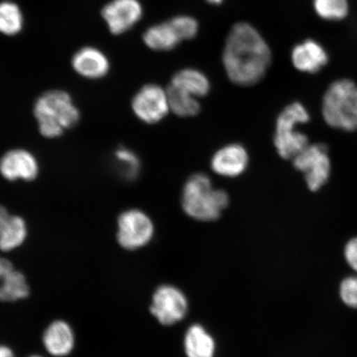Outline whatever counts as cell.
<instances>
[{
  "mask_svg": "<svg viewBox=\"0 0 357 357\" xmlns=\"http://www.w3.org/2000/svg\"><path fill=\"white\" fill-rule=\"evenodd\" d=\"M271 61L269 45L252 25L240 22L233 26L222 52L223 66L231 82L254 86L265 77Z\"/></svg>",
  "mask_w": 357,
  "mask_h": 357,
  "instance_id": "obj_1",
  "label": "cell"
},
{
  "mask_svg": "<svg viewBox=\"0 0 357 357\" xmlns=\"http://www.w3.org/2000/svg\"><path fill=\"white\" fill-rule=\"evenodd\" d=\"M229 204L227 192L214 188L211 178L205 174H195L183 187V211L194 220L202 222L217 220Z\"/></svg>",
  "mask_w": 357,
  "mask_h": 357,
  "instance_id": "obj_2",
  "label": "cell"
},
{
  "mask_svg": "<svg viewBox=\"0 0 357 357\" xmlns=\"http://www.w3.org/2000/svg\"><path fill=\"white\" fill-rule=\"evenodd\" d=\"M33 113L40 133L47 138L61 136L65 129L75 126L79 120L77 107L69 93L61 91L43 93L36 101Z\"/></svg>",
  "mask_w": 357,
  "mask_h": 357,
  "instance_id": "obj_3",
  "label": "cell"
},
{
  "mask_svg": "<svg viewBox=\"0 0 357 357\" xmlns=\"http://www.w3.org/2000/svg\"><path fill=\"white\" fill-rule=\"evenodd\" d=\"M322 116L330 128L357 130V84L349 79L335 80L324 93Z\"/></svg>",
  "mask_w": 357,
  "mask_h": 357,
  "instance_id": "obj_4",
  "label": "cell"
},
{
  "mask_svg": "<svg viewBox=\"0 0 357 357\" xmlns=\"http://www.w3.org/2000/svg\"><path fill=\"white\" fill-rule=\"evenodd\" d=\"M310 120L309 111L300 102H294L280 112L276 119L274 144L281 158L293 160L310 144L306 134L297 129Z\"/></svg>",
  "mask_w": 357,
  "mask_h": 357,
  "instance_id": "obj_5",
  "label": "cell"
},
{
  "mask_svg": "<svg viewBox=\"0 0 357 357\" xmlns=\"http://www.w3.org/2000/svg\"><path fill=\"white\" fill-rule=\"evenodd\" d=\"M293 165L305 176L307 188L317 192L327 184L332 172L328 146L323 144L307 145L296 158Z\"/></svg>",
  "mask_w": 357,
  "mask_h": 357,
  "instance_id": "obj_6",
  "label": "cell"
},
{
  "mask_svg": "<svg viewBox=\"0 0 357 357\" xmlns=\"http://www.w3.org/2000/svg\"><path fill=\"white\" fill-rule=\"evenodd\" d=\"M118 242L127 250H136L150 243L154 225L144 212L130 209L120 214L118 220Z\"/></svg>",
  "mask_w": 357,
  "mask_h": 357,
  "instance_id": "obj_7",
  "label": "cell"
},
{
  "mask_svg": "<svg viewBox=\"0 0 357 357\" xmlns=\"http://www.w3.org/2000/svg\"><path fill=\"white\" fill-rule=\"evenodd\" d=\"M132 109L137 119L145 123L162 121L171 110L167 91L158 84H146L133 97Z\"/></svg>",
  "mask_w": 357,
  "mask_h": 357,
  "instance_id": "obj_8",
  "label": "cell"
},
{
  "mask_svg": "<svg viewBox=\"0 0 357 357\" xmlns=\"http://www.w3.org/2000/svg\"><path fill=\"white\" fill-rule=\"evenodd\" d=\"M150 311L160 324L173 325L185 318L188 302L180 289L172 285H162L154 294Z\"/></svg>",
  "mask_w": 357,
  "mask_h": 357,
  "instance_id": "obj_9",
  "label": "cell"
},
{
  "mask_svg": "<svg viewBox=\"0 0 357 357\" xmlns=\"http://www.w3.org/2000/svg\"><path fill=\"white\" fill-rule=\"evenodd\" d=\"M142 15V7L138 0H113L102 11L110 32L122 34L132 28Z\"/></svg>",
  "mask_w": 357,
  "mask_h": 357,
  "instance_id": "obj_10",
  "label": "cell"
},
{
  "mask_svg": "<svg viewBox=\"0 0 357 357\" xmlns=\"http://www.w3.org/2000/svg\"><path fill=\"white\" fill-rule=\"evenodd\" d=\"M0 173L10 181H31L37 178L39 166L37 159L29 151L15 149L8 151L0 160Z\"/></svg>",
  "mask_w": 357,
  "mask_h": 357,
  "instance_id": "obj_11",
  "label": "cell"
},
{
  "mask_svg": "<svg viewBox=\"0 0 357 357\" xmlns=\"http://www.w3.org/2000/svg\"><path fill=\"white\" fill-rule=\"evenodd\" d=\"M249 162L248 151L243 145L233 144L222 147L213 155L211 169L217 175L234 178L247 169Z\"/></svg>",
  "mask_w": 357,
  "mask_h": 357,
  "instance_id": "obj_12",
  "label": "cell"
},
{
  "mask_svg": "<svg viewBox=\"0 0 357 357\" xmlns=\"http://www.w3.org/2000/svg\"><path fill=\"white\" fill-rule=\"evenodd\" d=\"M328 52L318 42L309 39L296 45L291 52L292 64L303 73H319L328 64Z\"/></svg>",
  "mask_w": 357,
  "mask_h": 357,
  "instance_id": "obj_13",
  "label": "cell"
},
{
  "mask_svg": "<svg viewBox=\"0 0 357 357\" xmlns=\"http://www.w3.org/2000/svg\"><path fill=\"white\" fill-rule=\"evenodd\" d=\"M73 66L82 77L95 79L105 77L110 66L108 58L99 49L87 47L75 53Z\"/></svg>",
  "mask_w": 357,
  "mask_h": 357,
  "instance_id": "obj_14",
  "label": "cell"
},
{
  "mask_svg": "<svg viewBox=\"0 0 357 357\" xmlns=\"http://www.w3.org/2000/svg\"><path fill=\"white\" fill-rule=\"evenodd\" d=\"M74 342L73 329L63 321L53 322L43 335V344L52 356L68 355L73 349Z\"/></svg>",
  "mask_w": 357,
  "mask_h": 357,
  "instance_id": "obj_15",
  "label": "cell"
},
{
  "mask_svg": "<svg viewBox=\"0 0 357 357\" xmlns=\"http://www.w3.org/2000/svg\"><path fill=\"white\" fill-rule=\"evenodd\" d=\"M144 42L151 50L172 51L182 43V40L171 21L151 26L144 35Z\"/></svg>",
  "mask_w": 357,
  "mask_h": 357,
  "instance_id": "obj_16",
  "label": "cell"
},
{
  "mask_svg": "<svg viewBox=\"0 0 357 357\" xmlns=\"http://www.w3.org/2000/svg\"><path fill=\"white\" fill-rule=\"evenodd\" d=\"M169 84L198 99L206 96L211 89V82L206 75L194 68H185L178 71L173 75Z\"/></svg>",
  "mask_w": 357,
  "mask_h": 357,
  "instance_id": "obj_17",
  "label": "cell"
},
{
  "mask_svg": "<svg viewBox=\"0 0 357 357\" xmlns=\"http://www.w3.org/2000/svg\"><path fill=\"white\" fill-rule=\"evenodd\" d=\"M185 350L188 357H214L215 342L202 326L195 324L186 332Z\"/></svg>",
  "mask_w": 357,
  "mask_h": 357,
  "instance_id": "obj_18",
  "label": "cell"
},
{
  "mask_svg": "<svg viewBox=\"0 0 357 357\" xmlns=\"http://www.w3.org/2000/svg\"><path fill=\"white\" fill-rule=\"evenodd\" d=\"M167 91L169 109L174 114L181 118H190L199 114L201 105L198 98L171 84Z\"/></svg>",
  "mask_w": 357,
  "mask_h": 357,
  "instance_id": "obj_19",
  "label": "cell"
},
{
  "mask_svg": "<svg viewBox=\"0 0 357 357\" xmlns=\"http://www.w3.org/2000/svg\"><path fill=\"white\" fill-rule=\"evenodd\" d=\"M29 287L24 275L15 269L8 273L0 283V301L13 302L29 296Z\"/></svg>",
  "mask_w": 357,
  "mask_h": 357,
  "instance_id": "obj_20",
  "label": "cell"
},
{
  "mask_svg": "<svg viewBox=\"0 0 357 357\" xmlns=\"http://www.w3.org/2000/svg\"><path fill=\"white\" fill-rule=\"evenodd\" d=\"M26 234V222L20 216H10L0 235V250L10 252L24 243Z\"/></svg>",
  "mask_w": 357,
  "mask_h": 357,
  "instance_id": "obj_21",
  "label": "cell"
},
{
  "mask_svg": "<svg viewBox=\"0 0 357 357\" xmlns=\"http://www.w3.org/2000/svg\"><path fill=\"white\" fill-rule=\"evenodd\" d=\"M24 24V17L19 6L15 3H0V33L13 36L20 32Z\"/></svg>",
  "mask_w": 357,
  "mask_h": 357,
  "instance_id": "obj_22",
  "label": "cell"
},
{
  "mask_svg": "<svg viewBox=\"0 0 357 357\" xmlns=\"http://www.w3.org/2000/svg\"><path fill=\"white\" fill-rule=\"evenodd\" d=\"M314 7L317 15L330 21L342 20L349 11L347 0H314Z\"/></svg>",
  "mask_w": 357,
  "mask_h": 357,
  "instance_id": "obj_23",
  "label": "cell"
},
{
  "mask_svg": "<svg viewBox=\"0 0 357 357\" xmlns=\"http://www.w3.org/2000/svg\"><path fill=\"white\" fill-rule=\"evenodd\" d=\"M115 160L120 172L127 180L133 181L139 176L140 159L133 151L122 147L115 151Z\"/></svg>",
  "mask_w": 357,
  "mask_h": 357,
  "instance_id": "obj_24",
  "label": "cell"
},
{
  "mask_svg": "<svg viewBox=\"0 0 357 357\" xmlns=\"http://www.w3.org/2000/svg\"><path fill=\"white\" fill-rule=\"evenodd\" d=\"M171 21L183 42L196 37L199 32V24L194 17L190 16H177Z\"/></svg>",
  "mask_w": 357,
  "mask_h": 357,
  "instance_id": "obj_25",
  "label": "cell"
},
{
  "mask_svg": "<svg viewBox=\"0 0 357 357\" xmlns=\"http://www.w3.org/2000/svg\"><path fill=\"white\" fill-rule=\"evenodd\" d=\"M340 296L345 305L357 309V275L350 276L342 280Z\"/></svg>",
  "mask_w": 357,
  "mask_h": 357,
  "instance_id": "obj_26",
  "label": "cell"
},
{
  "mask_svg": "<svg viewBox=\"0 0 357 357\" xmlns=\"http://www.w3.org/2000/svg\"><path fill=\"white\" fill-rule=\"evenodd\" d=\"M344 255L348 265L357 271V236L347 243Z\"/></svg>",
  "mask_w": 357,
  "mask_h": 357,
  "instance_id": "obj_27",
  "label": "cell"
},
{
  "mask_svg": "<svg viewBox=\"0 0 357 357\" xmlns=\"http://www.w3.org/2000/svg\"><path fill=\"white\" fill-rule=\"evenodd\" d=\"M15 269L10 261L4 258H0V283L8 273Z\"/></svg>",
  "mask_w": 357,
  "mask_h": 357,
  "instance_id": "obj_28",
  "label": "cell"
},
{
  "mask_svg": "<svg viewBox=\"0 0 357 357\" xmlns=\"http://www.w3.org/2000/svg\"><path fill=\"white\" fill-rule=\"evenodd\" d=\"M10 217V215L8 214L7 209L3 206H0V235H1L4 227H6Z\"/></svg>",
  "mask_w": 357,
  "mask_h": 357,
  "instance_id": "obj_29",
  "label": "cell"
},
{
  "mask_svg": "<svg viewBox=\"0 0 357 357\" xmlns=\"http://www.w3.org/2000/svg\"><path fill=\"white\" fill-rule=\"evenodd\" d=\"M0 357H15L10 348L6 346H0Z\"/></svg>",
  "mask_w": 357,
  "mask_h": 357,
  "instance_id": "obj_30",
  "label": "cell"
},
{
  "mask_svg": "<svg viewBox=\"0 0 357 357\" xmlns=\"http://www.w3.org/2000/svg\"><path fill=\"white\" fill-rule=\"evenodd\" d=\"M206 1L212 4H220L222 2V0H206Z\"/></svg>",
  "mask_w": 357,
  "mask_h": 357,
  "instance_id": "obj_31",
  "label": "cell"
},
{
  "mask_svg": "<svg viewBox=\"0 0 357 357\" xmlns=\"http://www.w3.org/2000/svg\"><path fill=\"white\" fill-rule=\"evenodd\" d=\"M30 357H42V356H30Z\"/></svg>",
  "mask_w": 357,
  "mask_h": 357,
  "instance_id": "obj_32",
  "label": "cell"
}]
</instances>
